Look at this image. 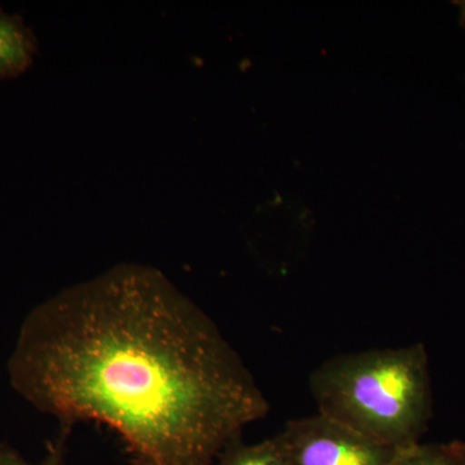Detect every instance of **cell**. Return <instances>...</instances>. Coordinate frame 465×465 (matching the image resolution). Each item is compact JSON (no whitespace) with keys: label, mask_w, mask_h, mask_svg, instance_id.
Segmentation results:
<instances>
[{"label":"cell","mask_w":465,"mask_h":465,"mask_svg":"<svg viewBox=\"0 0 465 465\" xmlns=\"http://www.w3.org/2000/svg\"><path fill=\"white\" fill-rule=\"evenodd\" d=\"M7 372L60 433L114 430L130 465H213L271 409L215 322L148 265H116L34 307Z\"/></svg>","instance_id":"obj_1"},{"label":"cell","mask_w":465,"mask_h":465,"mask_svg":"<svg viewBox=\"0 0 465 465\" xmlns=\"http://www.w3.org/2000/svg\"><path fill=\"white\" fill-rule=\"evenodd\" d=\"M318 414L367 439L403 450L420 442L433 414L423 344L330 358L309 379Z\"/></svg>","instance_id":"obj_2"},{"label":"cell","mask_w":465,"mask_h":465,"mask_svg":"<svg viewBox=\"0 0 465 465\" xmlns=\"http://www.w3.org/2000/svg\"><path fill=\"white\" fill-rule=\"evenodd\" d=\"M277 437L290 465H390L400 451L321 414L289 421Z\"/></svg>","instance_id":"obj_3"},{"label":"cell","mask_w":465,"mask_h":465,"mask_svg":"<svg viewBox=\"0 0 465 465\" xmlns=\"http://www.w3.org/2000/svg\"><path fill=\"white\" fill-rule=\"evenodd\" d=\"M35 36L23 18L0 7V79L16 78L32 66Z\"/></svg>","instance_id":"obj_4"},{"label":"cell","mask_w":465,"mask_h":465,"mask_svg":"<svg viewBox=\"0 0 465 465\" xmlns=\"http://www.w3.org/2000/svg\"><path fill=\"white\" fill-rule=\"evenodd\" d=\"M217 459L220 465H290L277 436L249 445L240 434L226 443Z\"/></svg>","instance_id":"obj_5"},{"label":"cell","mask_w":465,"mask_h":465,"mask_svg":"<svg viewBox=\"0 0 465 465\" xmlns=\"http://www.w3.org/2000/svg\"><path fill=\"white\" fill-rule=\"evenodd\" d=\"M390 465H465V443H416L400 450Z\"/></svg>","instance_id":"obj_6"},{"label":"cell","mask_w":465,"mask_h":465,"mask_svg":"<svg viewBox=\"0 0 465 465\" xmlns=\"http://www.w3.org/2000/svg\"><path fill=\"white\" fill-rule=\"evenodd\" d=\"M66 434L58 433L57 440L48 445L47 454L39 463L27 461L8 443H0V465H63L65 455Z\"/></svg>","instance_id":"obj_7"},{"label":"cell","mask_w":465,"mask_h":465,"mask_svg":"<svg viewBox=\"0 0 465 465\" xmlns=\"http://www.w3.org/2000/svg\"><path fill=\"white\" fill-rule=\"evenodd\" d=\"M455 5L460 9V24L465 29V2H457Z\"/></svg>","instance_id":"obj_8"}]
</instances>
